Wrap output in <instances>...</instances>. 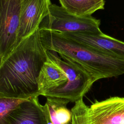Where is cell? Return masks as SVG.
I'll list each match as a JSON object with an SVG mask.
<instances>
[{"instance_id":"cell-1","label":"cell","mask_w":124,"mask_h":124,"mask_svg":"<svg viewBox=\"0 0 124 124\" xmlns=\"http://www.w3.org/2000/svg\"><path fill=\"white\" fill-rule=\"evenodd\" d=\"M39 28L22 39L0 64V97L27 99L39 96L38 77L46 60Z\"/></svg>"},{"instance_id":"cell-2","label":"cell","mask_w":124,"mask_h":124,"mask_svg":"<svg viewBox=\"0 0 124 124\" xmlns=\"http://www.w3.org/2000/svg\"><path fill=\"white\" fill-rule=\"evenodd\" d=\"M39 34L46 50L54 51L64 61L80 65L95 81L124 74V59L79 43L57 32L39 28Z\"/></svg>"},{"instance_id":"cell-3","label":"cell","mask_w":124,"mask_h":124,"mask_svg":"<svg viewBox=\"0 0 124 124\" xmlns=\"http://www.w3.org/2000/svg\"><path fill=\"white\" fill-rule=\"evenodd\" d=\"M39 28L61 33H85L102 34L100 21L92 16H79L70 13L61 6L50 5L48 16Z\"/></svg>"},{"instance_id":"cell-4","label":"cell","mask_w":124,"mask_h":124,"mask_svg":"<svg viewBox=\"0 0 124 124\" xmlns=\"http://www.w3.org/2000/svg\"><path fill=\"white\" fill-rule=\"evenodd\" d=\"M50 52L56 62L65 73L67 81L62 87L47 92L43 96L62 98L72 102L83 98L95 82L94 79L80 65L73 62L63 61L57 53Z\"/></svg>"},{"instance_id":"cell-5","label":"cell","mask_w":124,"mask_h":124,"mask_svg":"<svg viewBox=\"0 0 124 124\" xmlns=\"http://www.w3.org/2000/svg\"><path fill=\"white\" fill-rule=\"evenodd\" d=\"M21 0H0V55L2 61L18 44Z\"/></svg>"},{"instance_id":"cell-6","label":"cell","mask_w":124,"mask_h":124,"mask_svg":"<svg viewBox=\"0 0 124 124\" xmlns=\"http://www.w3.org/2000/svg\"><path fill=\"white\" fill-rule=\"evenodd\" d=\"M51 3V0H21L18 44L39 28L48 15Z\"/></svg>"},{"instance_id":"cell-7","label":"cell","mask_w":124,"mask_h":124,"mask_svg":"<svg viewBox=\"0 0 124 124\" xmlns=\"http://www.w3.org/2000/svg\"><path fill=\"white\" fill-rule=\"evenodd\" d=\"M91 124H124V97L95 101L88 108Z\"/></svg>"},{"instance_id":"cell-8","label":"cell","mask_w":124,"mask_h":124,"mask_svg":"<svg viewBox=\"0 0 124 124\" xmlns=\"http://www.w3.org/2000/svg\"><path fill=\"white\" fill-rule=\"evenodd\" d=\"M61 34L66 37L98 50L124 59V42L103 33L102 34L80 32Z\"/></svg>"},{"instance_id":"cell-9","label":"cell","mask_w":124,"mask_h":124,"mask_svg":"<svg viewBox=\"0 0 124 124\" xmlns=\"http://www.w3.org/2000/svg\"><path fill=\"white\" fill-rule=\"evenodd\" d=\"M12 124H52L45 105H42L38 97L25 99L11 114Z\"/></svg>"},{"instance_id":"cell-10","label":"cell","mask_w":124,"mask_h":124,"mask_svg":"<svg viewBox=\"0 0 124 124\" xmlns=\"http://www.w3.org/2000/svg\"><path fill=\"white\" fill-rule=\"evenodd\" d=\"M46 59L43 64L38 77L39 95L63 86L67 81V76L56 62L50 52L46 50Z\"/></svg>"},{"instance_id":"cell-11","label":"cell","mask_w":124,"mask_h":124,"mask_svg":"<svg viewBox=\"0 0 124 124\" xmlns=\"http://www.w3.org/2000/svg\"><path fill=\"white\" fill-rule=\"evenodd\" d=\"M45 106L52 124H72V114L67 108L70 101L55 97H46Z\"/></svg>"},{"instance_id":"cell-12","label":"cell","mask_w":124,"mask_h":124,"mask_svg":"<svg viewBox=\"0 0 124 124\" xmlns=\"http://www.w3.org/2000/svg\"><path fill=\"white\" fill-rule=\"evenodd\" d=\"M61 6L67 12L79 16H91L104 9V0H59Z\"/></svg>"},{"instance_id":"cell-13","label":"cell","mask_w":124,"mask_h":124,"mask_svg":"<svg viewBox=\"0 0 124 124\" xmlns=\"http://www.w3.org/2000/svg\"><path fill=\"white\" fill-rule=\"evenodd\" d=\"M25 100L0 97V124H12V112Z\"/></svg>"},{"instance_id":"cell-14","label":"cell","mask_w":124,"mask_h":124,"mask_svg":"<svg viewBox=\"0 0 124 124\" xmlns=\"http://www.w3.org/2000/svg\"><path fill=\"white\" fill-rule=\"evenodd\" d=\"M75 105L71 109L72 114V124H91L88 108L83 101V98L75 102Z\"/></svg>"},{"instance_id":"cell-15","label":"cell","mask_w":124,"mask_h":124,"mask_svg":"<svg viewBox=\"0 0 124 124\" xmlns=\"http://www.w3.org/2000/svg\"><path fill=\"white\" fill-rule=\"evenodd\" d=\"M1 62H2V58H1V56L0 55V64H1Z\"/></svg>"}]
</instances>
